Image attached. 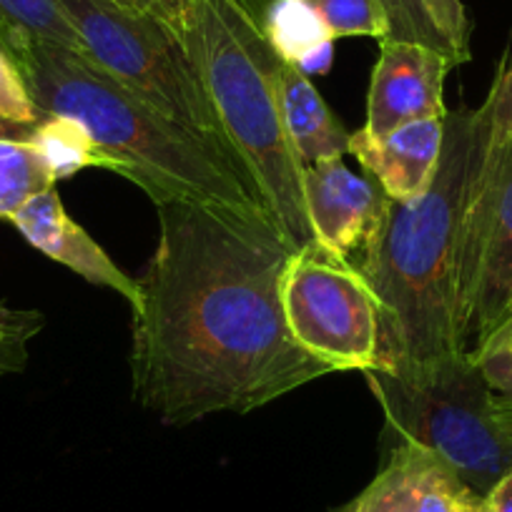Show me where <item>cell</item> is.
Wrapping results in <instances>:
<instances>
[{"label": "cell", "instance_id": "6da1fadb", "mask_svg": "<svg viewBox=\"0 0 512 512\" xmlns=\"http://www.w3.org/2000/svg\"><path fill=\"white\" fill-rule=\"evenodd\" d=\"M134 309V400L161 425L246 415L332 369L294 342L282 282L294 249L269 216L164 201Z\"/></svg>", "mask_w": 512, "mask_h": 512}, {"label": "cell", "instance_id": "7a4b0ae2", "mask_svg": "<svg viewBox=\"0 0 512 512\" xmlns=\"http://www.w3.org/2000/svg\"><path fill=\"white\" fill-rule=\"evenodd\" d=\"M495 149L492 96L480 108L445 116V146L430 189L412 201L390 199L382 239L362 277L382 317L379 367L465 352L462 277L472 209Z\"/></svg>", "mask_w": 512, "mask_h": 512}, {"label": "cell", "instance_id": "3957f363", "mask_svg": "<svg viewBox=\"0 0 512 512\" xmlns=\"http://www.w3.org/2000/svg\"><path fill=\"white\" fill-rule=\"evenodd\" d=\"M0 43L16 58L36 106L46 116L81 123L108 169L144 189L154 206L186 201L269 216L249 171L231 151L151 108L86 53L28 36Z\"/></svg>", "mask_w": 512, "mask_h": 512}, {"label": "cell", "instance_id": "277c9868", "mask_svg": "<svg viewBox=\"0 0 512 512\" xmlns=\"http://www.w3.org/2000/svg\"><path fill=\"white\" fill-rule=\"evenodd\" d=\"M254 0H194L181 28L224 139L254 181L264 209L294 251L314 244L302 169L274 81L279 48Z\"/></svg>", "mask_w": 512, "mask_h": 512}, {"label": "cell", "instance_id": "5b68a950", "mask_svg": "<svg viewBox=\"0 0 512 512\" xmlns=\"http://www.w3.org/2000/svg\"><path fill=\"white\" fill-rule=\"evenodd\" d=\"M362 374L392 445L432 452L480 497L512 467V425L470 349Z\"/></svg>", "mask_w": 512, "mask_h": 512}, {"label": "cell", "instance_id": "8992f818", "mask_svg": "<svg viewBox=\"0 0 512 512\" xmlns=\"http://www.w3.org/2000/svg\"><path fill=\"white\" fill-rule=\"evenodd\" d=\"M61 6L81 51L98 68L191 134L231 151L199 68L174 26L128 0H61Z\"/></svg>", "mask_w": 512, "mask_h": 512}, {"label": "cell", "instance_id": "52a82bcc", "mask_svg": "<svg viewBox=\"0 0 512 512\" xmlns=\"http://www.w3.org/2000/svg\"><path fill=\"white\" fill-rule=\"evenodd\" d=\"M282 307L294 342L332 372L379 367L382 317L372 287L317 244L289 259Z\"/></svg>", "mask_w": 512, "mask_h": 512}, {"label": "cell", "instance_id": "ba28073f", "mask_svg": "<svg viewBox=\"0 0 512 512\" xmlns=\"http://www.w3.org/2000/svg\"><path fill=\"white\" fill-rule=\"evenodd\" d=\"M467 342L475 347L512 319V141L492 149L465 254ZM472 347V349H475Z\"/></svg>", "mask_w": 512, "mask_h": 512}, {"label": "cell", "instance_id": "9c48e42d", "mask_svg": "<svg viewBox=\"0 0 512 512\" xmlns=\"http://www.w3.org/2000/svg\"><path fill=\"white\" fill-rule=\"evenodd\" d=\"M302 194L314 244L362 274L382 239L390 196L374 176H357L342 159L304 166Z\"/></svg>", "mask_w": 512, "mask_h": 512}, {"label": "cell", "instance_id": "30bf717a", "mask_svg": "<svg viewBox=\"0 0 512 512\" xmlns=\"http://www.w3.org/2000/svg\"><path fill=\"white\" fill-rule=\"evenodd\" d=\"M447 53L420 43L379 41V58L372 68L364 134L387 136L395 128L425 118H445V78L455 68Z\"/></svg>", "mask_w": 512, "mask_h": 512}, {"label": "cell", "instance_id": "8fae6325", "mask_svg": "<svg viewBox=\"0 0 512 512\" xmlns=\"http://www.w3.org/2000/svg\"><path fill=\"white\" fill-rule=\"evenodd\" d=\"M337 512H485V505L432 452L397 442L374 480Z\"/></svg>", "mask_w": 512, "mask_h": 512}, {"label": "cell", "instance_id": "7c38bea8", "mask_svg": "<svg viewBox=\"0 0 512 512\" xmlns=\"http://www.w3.org/2000/svg\"><path fill=\"white\" fill-rule=\"evenodd\" d=\"M8 221L21 231L33 249L46 254L48 259L68 267L86 282L113 289L131 304V309L141 304L139 279L118 269L101 244H96V239L68 216L56 186L33 194L26 204L13 211Z\"/></svg>", "mask_w": 512, "mask_h": 512}, {"label": "cell", "instance_id": "4fadbf2b", "mask_svg": "<svg viewBox=\"0 0 512 512\" xmlns=\"http://www.w3.org/2000/svg\"><path fill=\"white\" fill-rule=\"evenodd\" d=\"M445 146V118H425L395 128L387 136H349V154L357 156L384 194L395 201H412L430 189Z\"/></svg>", "mask_w": 512, "mask_h": 512}, {"label": "cell", "instance_id": "5bb4252c", "mask_svg": "<svg viewBox=\"0 0 512 512\" xmlns=\"http://www.w3.org/2000/svg\"><path fill=\"white\" fill-rule=\"evenodd\" d=\"M274 81H277L284 128L299 161L307 166L327 159H344V154H349L352 134L329 111L322 93L309 81L307 71L279 51Z\"/></svg>", "mask_w": 512, "mask_h": 512}, {"label": "cell", "instance_id": "9a60e30c", "mask_svg": "<svg viewBox=\"0 0 512 512\" xmlns=\"http://www.w3.org/2000/svg\"><path fill=\"white\" fill-rule=\"evenodd\" d=\"M33 146L41 151L46 164L51 166L56 181L68 179L86 166H103L108 169V159L93 146L81 123L61 116H46L36 128Z\"/></svg>", "mask_w": 512, "mask_h": 512}, {"label": "cell", "instance_id": "2e32d148", "mask_svg": "<svg viewBox=\"0 0 512 512\" xmlns=\"http://www.w3.org/2000/svg\"><path fill=\"white\" fill-rule=\"evenodd\" d=\"M13 36L41 38L81 51L78 33L68 21L61 0H0V41Z\"/></svg>", "mask_w": 512, "mask_h": 512}, {"label": "cell", "instance_id": "e0dca14e", "mask_svg": "<svg viewBox=\"0 0 512 512\" xmlns=\"http://www.w3.org/2000/svg\"><path fill=\"white\" fill-rule=\"evenodd\" d=\"M51 186L56 176L36 146L0 141V219H11L18 206Z\"/></svg>", "mask_w": 512, "mask_h": 512}, {"label": "cell", "instance_id": "ac0fdd59", "mask_svg": "<svg viewBox=\"0 0 512 512\" xmlns=\"http://www.w3.org/2000/svg\"><path fill=\"white\" fill-rule=\"evenodd\" d=\"M327 31L329 41L337 38H377L390 36V21L382 0H304Z\"/></svg>", "mask_w": 512, "mask_h": 512}, {"label": "cell", "instance_id": "d6986e66", "mask_svg": "<svg viewBox=\"0 0 512 512\" xmlns=\"http://www.w3.org/2000/svg\"><path fill=\"white\" fill-rule=\"evenodd\" d=\"M387 21H390V36L392 41H407V43H420V46L435 48V51L447 53L452 61L460 66L457 56L452 53L450 43L442 36L440 28L427 13L422 0H382Z\"/></svg>", "mask_w": 512, "mask_h": 512}, {"label": "cell", "instance_id": "ffe728a7", "mask_svg": "<svg viewBox=\"0 0 512 512\" xmlns=\"http://www.w3.org/2000/svg\"><path fill=\"white\" fill-rule=\"evenodd\" d=\"M502 410H512V319L470 349Z\"/></svg>", "mask_w": 512, "mask_h": 512}, {"label": "cell", "instance_id": "44dd1931", "mask_svg": "<svg viewBox=\"0 0 512 512\" xmlns=\"http://www.w3.org/2000/svg\"><path fill=\"white\" fill-rule=\"evenodd\" d=\"M43 329V314L0 304V374L18 372L28 362V342Z\"/></svg>", "mask_w": 512, "mask_h": 512}, {"label": "cell", "instance_id": "7402d4cb", "mask_svg": "<svg viewBox=\"0 0 512 512\" xmlns=\"http://www.w3.org/2000/svg\"><path fill=\"white\" fill-rule=\"evenodd\" d=\"M0 113L18 123H41L46 113L36 106L16 58L0 43Z\"/></svg>", "mask_w": 512, "mask_h": 512}, {"label": "cell", "instance_id": "603a6c76", "mask_svg": "<svg viewBox=\"0 0 512 512\" xmlns=\"http://www.w3.org/2000/svg\"><path fill=\"white\" fill-rule=\"evenodd\" d=\"M422 3H425L427 13H430V18L435 21V26L440 28L442 36L447 38L457 61H470L472 23L470 18H467L462 0H422Z\"/></svg>", "mask_w": 512, "mask_h": 512}, {"label": "cell", "instance_id": "cb8c5ba5", "mask_svg": "<svg viewBox=\"0 0 512 512\" xmlns=\"http://www.w3.org/2000/svg\"><path fill=\"white\" fill-rule=\"evenodd\" d=\"M492 96V134L495 146L512 141V63H502L495 83L490 88Z\"/></svg>", "mask_w": 512, "mask_h": 512}, {"label": "cell", "instance_id": "d4e9b609", "mask_svg": "<svg viewBox=\"0 0 512 512\" xmlns=\"http://www.w3.org/2000/svg\"><path fill=\"white\" fill-rule=\"evenodd\" d=\"M149 11H154L156 16L164 18L169 26H174L176 31L181 33L184 28L186 18H189L191 6H194V0H141Z\"/></svg>", "mask_w": 512, "mask_h": 512}, {"label": "cell", "instance_id": "484cf974", "mask_svg": "<svg viewBox=\"0 0 512 512\" xmlns=\"http://www.w3.org/2000/svg\"><path fill=\"white\" fill-rule=\"evenodd\" d=\"M482 505H485V512H512V467L482 497Z\"/></svg>", "mask_w": 512, "mask_h": 512}, {"label": "cell", "instance_id": "4316f807", "mask_svg": "<svg viewBox=\"0 0 512 512\" xmlns=\"http://www.w3.org/2000/svg\"><path fill=\"white\" fill-rule=\"evenodd\" d=\"M38 123H18L0 113V141H11V144H33Z\"/></svg>", "mask_w": 512, "mask_h": 512}, {"label": "cell", "instance_id": "83f0119b", "mask_svg": "<svg viewBox=\"0 0 512 512\" xmlns=\"http://www.w3.org/2000/svg\"><path fill=\"white\" fill-rule=\"evenodd\" d=\"M507 415V420H510V425H512V410H502Z\"/></svg>", "mask_w": 512, "mask_h": 512}, {"label": "cell", "instance_id": "f1b7e54d", "mask_svg": "<svg viewBox=\"0 0 512 512\" xmlns=\"http://www.w3.org/2000/svg\"><path fill=\"white\" fill-rule=\"evenodd\" d=\"M128 3H139V6H144V3H141V0H128ZM146 8V6H144Z\"/></svg>", "mask_w": 512, "mask_h": 512}]
</instances>
